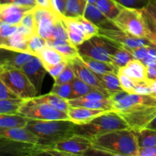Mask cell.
I'll use <instances>...</instances> for the list:
<instances>
[{
  "label": "cell",
  "instance_id": "obj_1",
  "mask_svg": "<svg viewBox=\"0 0 156 156\" xmlns=\"http://www.w3.org/2000/svg\"><path fill=\"white\" fill-rule=\"evenodd\" d=\"M136 133L131 129H118L95 137L87 155L139 156Z\"/></svg>",
  "mask_w": 156,
  "mask_h": 156
},
{
  "label": "cell",
  "instance_id": "obj_2",
  "mask_svg": "<svg viewBox=\"0 0 156 156\" xmlns=\"http://www.w3.org/2000/svg\"><path fill=\"white\" fill-rule=\"evenodd\" d=\"M76 126L77 124L69 120H29L26 127L37 136L41 141L53 144L77 134Z\"/></svg>",
  "mask_w": 156,
  "mask_h": 156
},
{
  "label": "cell",
  "instance_id": "obj_3",
  "mask_svg": "<svg viewBox=\"0 0 156 156\" xmlns=\"http://www.w3.org/2000/svg\"><path fill=\"white\" fill-rule=\"evenodd\" d=\"M124 129L130 128L117 111H111L98 116L88 123L77 124L76 133L93 140L107 133Z\"/></svg>",
  "mask_w": 156,
  "mask_h": 156
},
{
  "label": "cell",
  "instance_id": "obj_4",
  "mask_svg": "<svg viewBox=\"0 0 156 156\" xmlns=\"http://www.w3.org/2000/svg\"><path fill=\"white\" fill-rule=\"evenodd\" d=\"M0 80L20 98L29 99L38 95L33 84L25 73L19 69L1 66Z\"/></svg>",
  "mask_w": 156,
  "mask_h": 156
},
{
  "label": "cell",
  "instance_id": "obj_5",
  "mask_svg": "<svg viewBox=\"0 0 156 156\" xmlns=\"http://www.w3.org/2000/svg\"><path fill=\"white\" fill-rule=\"evenodd\" d=\"M114 22L120 30L128 34L146 38V25L143 9L123 7Z\"/></svg>",
  "mask_w": 156,
  "mask_h": 156
},
{
  "label": "cell",
  "instance_id": "obj_6",
  "mask_svg": "<svg viewBox=\"0 0 156 156\" xmlns=\"http://www.w3.org/2000/svg\"><path fill=\"white\" fill-rule=\"evenodd\" d=\"M118 46L109 40L96 35L85 41L78 47L81 56L105 61L111 63V55L115 52Z\"/></svg>",
  "mask_w": 156,
  "mask_h": 156
},
{
  "label": "cell",
  "instance_id": "obj_7",
  "mask_svg": "<svg viewBox=\"0 0 156 156\" xmlns=\"http://www.w3.org/2000/svg\"><path fill=\"white\" fill-rule=\"evenodd\" d=\"M92 147V140L85 136L76 134L53 143V150L48 155L74 156L86 155Z\"/></svg>",
  "mask_w": 156,
  "mask_h": 156
},
{
  "label": "cell",
  "instance_id": "obj_8",
  "mask_svg": "<svg viewBox=\"0 0 156 156\" xmlns=\"http://www.w3.org/2000/svg\"><path fill=\"white\" fill-rule=\"evenodd\" d=\"M1 139V151L6 154L20 156L48 155L53 150V144L41 141L39 143H29Z\"/></svg>",
  "mask_w": 156,
  "mask_h": 156
},
{
  "label": "cell",
  "instance_id": "obj_9",
  "mask_svg": "<svg viewBox=\"0 0 156 156\" xmlns=\"http://www.w3.org/2000/svg\"><path fill=\"white\" fill-rule=\"evenodd\" d=\"M18 114L34 120H69L66 112L59 111L45 103L34 104L24 101Z\"/></svg>",
  "mask_w": 156,
  "mask_h": 156
},
{
  "label": "cell",
  "instance_id": "obj_10",
  "mask_svg": "<svg viewBox=\"0 0 156 156\" xmlns=\"http://www.w3.org/2000/svg\"><path fill=\"white\" fill-rule=\"evenodd\" d=\"M135 132L145 129L156 117V106H143L123 111H117Z\"/></svg>",
  "mask_w": 156,
  "mask_h": 156
},
{
  "label": "cell",
  "instance_id": "obj_11",
  "mask_svg": "<svg viewBox=\"0 0 156 156\" xmlns=\"http://www.w3.org/2000/svg\"><path fill=\"white\" fill-rule=\"evenodd\" d=\"M33 11L36 21L37 32L47 41H50L56 21L62 15L56 13L53 9H45L37 5Z\"/></svg>",
  "mask_w": 156,
  "mask_h": 156
},
{
  "label": "cell",
  "instance_id": "obj_12",
  "mask_svg": "<svg viewBox=\"0 0 156 156\" xmlns=\"http://www.w3.org/2000/svg\"><path fill=\"white\" fill-rule=\"evenodd\" d=\"M98 35L109 40L116 45L123 49L152 45L146 38L132 36L120 29H99Z\"/></svg>",
  "mask_w": 156,
  "mask_h": 156
},
{
  "label": "cell",
  "instance_id": "obj_13",
  "mask_svg": "<svg viewBox=\"0 0 156 156\" xmlns=\"http://www.w3.org/2000/svg\"><path fill=\"white\" fill-rule=\"evenodd\" d=\"M21 70L25 73L29 80L37 91L38 95H40L43 82L47 73L41 59L38 56H33L31 59L22 67Z\"/></svg>",
  "mask_w": 156,
  "mask_h": 156
},
{
  "label": "cell",
  "instance_id": "obj_14",
  "mask_svg": "<svg viewBox=\"0 0 156 156\" xmlns=\"http://www.w3.org/2000/svg\"><path fill=\"white\" fill-rule=\"evenodd\" d=\"M67 61L71 65V66L73 67V70L75 72V74H76V76L78 78L82 79L85 83L88 84V85H91V87H93L95 89L99 90V91L105 93L108 95H110L108 91L105 89H104V88L102 87L97 75L94 73H93L88 67H87L82 62V61L81 60V56L76 59Z\"/></svg>",
  "mask_w": 156,
  "mask_h": 156
},
{
  "label": "cell",
  "instance_id": "obj_15",
  "mask_svg": "<svg viewBox=\"0 0 156 156\" xmlns=\"http://www.w3.org/2000/svg\"><path fill=\"white\" fill-rule=\"evenodd\" d=\"M35 7L15 4L0 5V21L13 25H20L23 17Z\"/></svg>",
  "mask_w": 156,
  "mask_h": 156
},
{
  "label": "cell",
  "instance_id": "obj_16",
  "mask_svg": "<svg viewBox=\"0 0 156 156\" xmlns=\"http://www.w3.org/2000/svg\"><path fill=\"white\" fill-rule=\"evenodd\" d=\"M0 138L12 141L29 143H39V137L27 127L0 128Z\"/></svg>",
  "mask_w": 156,
  "mask_h": 156
},
{
  "label": "cell",
  "instance_id": "obj_17",
  "mask_svg": "<svg viewBox=\"0 0 156 156\" xmlns=\"http://www.w3.org/2000/svg\"><path fill=\"white\" fill-rule=\"evenodd\" d=\"M84 16L95 24L99 29H119L115 23L108 18L95 4H87Z\"/></svg>",
  "mask_w": 156,
  "mask_h": 156
},
{
  "label": "cell",
  "instance_id": "obj_18",
  "mask_svg": "<svg viewBox=\"0 0 156 156\" xmlns=\"http://www.w3.org/2000/svg\"><path fill=\"white\" fill-rule=\"evenodd\" d=\"M28 35L26 34L24 32L20 30L15 32L14 34L10 37L1 39V49L5 50H13L17 52H23V53H29L28 50Z\"/></svg>",
  "mask_w": 156,
  "mask_h": 156
},
{
  "label": "cell",
  "instance_id": "obj_19",
  "mask_svg": "<svg viewBox=\"0 0 156 156\" xmlns=\"http://www.w3.org/2000/svg\"><path fill=\"white\" fill-rule=\"evenodd\" d=\"M104 110L91 109L83 107H72L67 111L69 120L73 121L76 124H84L87 123L95 118L98 116L107 112Z\"/></svg>",
  "mask_w": 156,
  "mask_h": 156
},
{
  "label": "cell",
  "instance_id": "obj_20",
  "mask_svg": "<svg viewBox=\"0 0 156 156\" xmlns=\"http://www.w3.org/2000/svg\"><path fill=\"white\" fill-rule=\"evenodd\" d=\"M3 50L5 53H2L1 66H5L8 67L19 69H21L22 67L30 60L34 55L28 53L23 52H17L13 50Z\"/></svg>",
  "mask_w": 156,
  "mask_h": 156
},
{
  "label": "cell",
  "instance_id": "obj_21",
  "mask_svg": "<svg viewBox=\"0 0 156 156\" xmlns=\"http://www.w3.org/2000/svg\"><path fill=\"white\" fill-rule=\"evenodd\" d=\"M119 72L126 75L129 78L133 79L135 82H143V81L149 80L147 78L146 66L139 59H132L125 66L120 68Z\"/></svg>",
  "mask_w": 156,
  "mask_h": 156
},
{
  "label": "cell",
  "instance_id": "obj_22",
  "mask_svg": "<svg viewBox=\"0 0 156 156\" xmlns=\"http://www.w3.org/2000/svg\"><path fill=\"white\" fill-rule=\"evenodd\" d=\"M25 102L34 104L45 103L50 105V106L53 107L59 111L66 113L70 108V105L67 99H64L56 94H51V93L44 94V95H37L32 98L25 99Z\"/></svg>",
  "mask_w": 156,
  "mask_h": 156
},
{
  "label": "cell",
  "instance_id": "obj_23",
  "mask_svg": "<svg viewBox=\"0 0 156 156\" xmlns=\"http://www.w3.org/2000/svg\"><path fill=\"white\" fill-rule=\"evenodd\" d=\"M49 45L57 50L67 60H73L80 57L79 50L76 46L72 44L69 40H55L47 41Z\"/></svg>",
  "mask_w": 156,
  "mask_h": 156
},
{
  "label": "cell",
  "instance_id": "obj_24",
  "mask_svg": "<svg viewBox=\"0 0 156 156\" xmlns=\"http://www.w3.org/2000/svg\"><path fill=\"white\" fill-rule=\"evenodd\" d=\"M81 60L95 74H106V73L118 74L119 69L111 62L91 59L85 56H81Z\"/></svg>",
  "mask_w": 156,
  "mask_h": 156
},
{
  "label": "cell",
  "instance_id": "obj_25",
  "mask_svg": "<svg viewBox=\"0 0 156 156\" xmlns=\"http://www.w3.org/2000/svg\"><path fill=\"white\" fill-rule=\"evenodd\" d=\"M37 56L42 61L46 69L49 67L53 66L63 61L67 60L63 55L61 54L57 50L49 44H47V47L39 53Z\"/></svg>",
  "mask_w": 156,
  "mask_h": 156
},
{
  "label": "cell",
  "instance_id": "obj_26",
  "mask_svg": "<svg viewBox=\"0 0 156 156\" xmlns=\"http://www.w3.org/2000/svg\"><path fill=\"white\" fill-rule=\"evenodd\" d=\"M69 104L72 107H83V108H91L95 110H104V111H114V107L112 103V101L109 99L106 101H85L80 98L69 99L68 100Z\"/></svg>",
  "mask_w": 156,
  "mask_h": 156
},
{
  "label": "cell",
  "instance_id": "obj_27",
  "mask_svg": "<svg viewBox=\"0 0 156 156\" xmlns=\"http://www.w3.org/2000/svg\"><path fill=\"white\" fill-rule=\"evenodd\" d=\"M100 80L104 89L106 90L108 94L123 91L120 85L118 75L117 73H106V74H96Z\"/></svg>",
  "mask_w": 156,
  "mask_h": 156
},
{
  "label": "cell",
  "instance_id": "obj_28",
  "mask_svg": "<svg viewBox=\"0 0 156 156\" xmlns=\"http://www.w3.org/2000/svg\"><path fill=\"white\" fill-rule=\"evenodd\" d=\"M97 7L111 20L117 18L123 6L115 0H97L95 2Z\"/></svg>",
  "mask_w": 156,
  "mask_h": 156
},
{
  "label": "cell",
  "instance_id": "obj_29",
  "mask_svg": "<svg viewBox=\"0 0 156 156\" xmlns=\"http://www.w3.org/2000/svg\"><path fill=\"white\" fill-rule=\"evenodd\" d=\"M29 119L20 114H0V128L26 127Z\"/></svg>",
  "mask_w": 156,
  "mask_h": 156
},
{
  "label": "cell",
  "instance_id": "obj_30",
  "mask_svg": "<svg viewBox=\"0 0 156 156\" xmlns=\"http://www.w3.org/2000/svg\"><path fill=\"white\" fill-rule=\"evenodd\" d=\"M87 4L86 0H68L63 16L68 18L83 16Z\"/></svg>",
  "mask_w": 156,
  "mask_h": 156
},
{
  "label": "cell",
  "instance_id": "obj_31",
  "mask_svg": "<svg viewBox=\"0 0 156 156\" xmlns=\"http://www.w3.org/2000/svg\"><path fill=\"white\" fill-rule=\"evenodd\" d=\"M25 99L12 98L0 100V114H18Z\"/></svg>",
  "mask_w": 156,
  "mask_h": 156
},
{
  "label": "cell",
  "instance_id": "obj_32",
  "mask_svg": "<svg viewBox=\"0 0 156 156\" xmlns=\"http://www.w3.org/2000/svg\"><path fill=\"white\" fill-rule=\"evenodd\" d=\"M94 89L95 88L91 87L88 84L85 83L84 81H82V79H80L76 76L72 81V92L71 94H70L69 99H76L79 98H82Z\"/></svg>",
  "mask_w": 156,
  "mask_h": 156
},
{
  "label": "cell",
  "instance_id": "obj_33",
  "mask_svg": "<svg viewBox=\"0 0 156 156\" xmlns=\"http://www.w3.org/2000/svg\"><path fill=\"white\" fill-rule=\"evenodd\" d=\"M136 133L140 148L156 146V130L145 128Z\"/></svg>",
  "mask_w": 156,
  "mask_h": 156
},
{
  "label": "cell",
  "instance_id": "obj_34",
  "mask_svg": "<svg viewBox=\"0 0 156 156\" xmlns=\"http://www.w3.org/2000/svg\"><path fill=\"white\" fill-rule=\"evenodd\" d=\"M111 63L115 66L118 69L125 66L129 61L133 59V56L129 52L122 47H119L117 48L114 53L111 55Z\"/></svg>",
  "mask_w": 156,
  "mask_h": 156
},
{
  "label": "cell",
  "instance_id": "obj_35",
  "mask_svg": "<svg viewBox=\"0 0 156 156\" xmlns=\"http://www.w3.org/2000/svg\"><path fill=\"white\" fill-rule=\"evenodd\" d=\"M48 44L46 39L40 36L37 33L30 35L28 38V50L30 54L37 56L39 53Z\"/></svg>",
  "mask_w": 156,
  "mask_h": 156
},
{
  "label": "cell",
  "instance_id": "obj_36",
  "mask_svg": "<svg viewBox=\"0 0 156 156\" xmlns=\"http://www.w3.org/2000/svg\"><path fill=\"white\" fill-rule=\"evenodd\" d=\"M143 12L146 25V38L156 47V21L144 9H143Z\"/></svg>",
  "mask_w": 156,
  "mask_h": 156
},
{
  "label": "cell",
  "instance_id": "obj_37",
  "mask_svg": "<svg viewBox=\"0 0 156 156\" xmlns=\"http://www.w3.org/2000/svg\"><path fill=\"white\" fill-rule=\"evenodd\" d=\"M72 92V82L62 84H54L50 93L69 100Z\"/></svg>",
  "mask_w": 156,
  "mask_h": 156
},
{
  "label": "cell",
  "instance_id": "obj_38",
  "mask_svg": "<svg viewBox=\"0 0 156 156\" xmlns=\"http://www.w3.org/2000/svg\"><path fill=\"white\" fill-rule=\"evenodd\" d=\"M33 9L31 11H30V12H27V13H25V15L23 17L22 20H21V24H20L25 30H27L30 34L37 33V32L36 21H35L34 14Z\"/></svg>",
  "mask_w": 156,
  "mask_h": 156
},
{
  "label": "cell",
  "instance_id": "obj_39",
  "mask_svg": "<svg viewBox=\"0 0 156 156\" xmlns=\"http://www.w3.org/2000/svg\"><path fill=\"white\" fill-rule=\"evenodd\" d=\"M62 16L56 21V24H55L54 26V30H53V35H52V37L50 39V41L61 39L69 40L68 34H67L66 28V26L62 19Z\"/></svg>",
  "mask_w": 156,
  "mask_h": 156
},
{
  "label": "cell",
  "instance_id": "obj_40",
  "mask_svg": "<svg viewBox=\"0 0 156 156\" xmlns=\"http://www.w3.org/2000/svg\"><path fill=\"white\" fill-rule=\"evenodd\" d=\"M76 77L75 72L73 70V67L71 66L69 63L68 62L66 68L64 69L63 71L60 73L59 76L54 79V84H62L66 82H70Z\"/></svg>",
  "mask_w": 156,
  "mask_h": 156
},
{
  "label": "cell",
  "instance_id": "obj_41",
  "mask_svg": "<svg viewBox=\"0 0 156 156\" xmlns=\"http://www.w3.org/2000/svg\"><path fill=\"white\" fill-rule=\"evenodd\" d=\"M117 75H118L121 88H123V91H126L129 94H134V89H135L136 82H135L133 79L129 78L126 75L120 73V72H118Z\"/></svg>",
  "mask_w": 156,
  "mask_h": 156
},
{
  "label": "cell",
  "instance_id": "obj_42",
  "mask_svg": "<svg viewBox=\"0 0 156 156\" xmlns=\"http://www.w3.org/2000/svg\"><path fill=\"white\" fill-rule=\"evenodd\" d=\"M150 46L152 45H145L142 46V47H136V48H125V50L129 52L130 54L133 56L134 59L143 61L147 58L148 55H149Z\"/></svg>",
  "mask_w": 156,
  "mask_h": 156
},
{
  "label": "cell",
  "instance_id": "obj_43",
  "mask_svg": "<svg viewBox=\"0 0 156 156\" xmlns=\"http://www.w3.org/2000/svg\"><path fill=\"white\" fill-rule=\"evenodd\" d=\"M122 6L129 9H143L147 4L149 0H115Z\"/></svg>",
  "mask_w": 156,
  "mask_h": 156
},
{
  "label": "cell",
  "instance_id": "obj_44",
  "mask_svg": "<svg viewBox=\"0 0 156 156\" xmlns=\"http://www.w3.org/2000/svg\"><path fill=\"white\" fill-rule=\"evenodd\" d=\"M19 28V25H13V24H8V23L1 21L0 24V37L1 39L10 37L17 32Z\"/></svg>",
  "mask_w": 156,
  "mask_h": 156
},
{
  "label": "cell",
  "instance_id": "obj_45",
  "mask_svg": "<svg viewBox=\"0 0 156 156\" xmlns=\"http://www.w3.org/2000/svg\"><path fill=\"white\" fill-rule=\"evenodd\" d=\"M12 98H18V97L4 82L1 81V82H0V100Z\"/></svg>",
  "mask_w": 156,
  "mask_h": 156
},
{
  "label": "cell",
  "instance_id": "obj_46",
  "mask_svg": "<svg viewBox=\"0 0 156 156\" xmlns=\"http://www.w3.org/2000/svg\"><path fill=\"white\" fill-rule=\"evenodd\" d=\"M67 64H68V61H63V62H60V63L57 64V65L49 67V68L47 69V73L50 75L51 77H53V79H56V78L60 75V73L63 71V69L66 68Z\"/></svg>",
  "mask_w": 156,
  "mask_h": 156
},
{
  "label": "cell",
  "instance_id": "obj_47",
  "mask_svg": "<svg viewBox=\"0 0 156 156\" xmlns=\"http://www.w3.org/2000/svg\"><path fill=\"white\" fill-rule=\"evenodd\" d=\"M68 0H51L53 9L56 13L63 16Z\"/></svg>",
  "mask_w": 156,
  "mask_h": 156
},
{
  "label": "cell",
  "instance_id": "obj_48",
  "mask_svg": "<svg viewBox=\"0 0 156 156\" xmlns=\"http://www.w3.org/2000/svg\"><path fill=\"white\" fill-rule=\"evenodd\" d=\"M1 4H15L19 5H26L36 7L37 3L35 0H0Z\"/></svg>",
  "mask_w": 156,
  "mask_h": 156
},
{
  "label": "cell",
  "instance_id": "obj_49",
  "mask_svg": "<svg viewBox=\"0 0 156 156\" xmlns=\"http://www.w3.org/2000/svg\"><path fill=\"white\" fill-rule=\"evenodd\" d=\"M143 9L156 21V0H149L147 5Z\"/></svg>",
  "mask_w": 156,
  "mask_h": 156
},
{
  "label": "cell",
  "instance_id": "obj_50",
  "mask_svg": "<svg viewBox=\"0 0 156 156\" xmlns=\"http://www.w3.org/2000/svg\"><path fill=\"white\" fill-rule=\"evenodd\" d=\"M147 69V78L149 80L156 79V60L146 66Z\"/></svg>",
  "mask_w": 156,
  "mask_h": 156
},
{
  "label": "cell",
  "instance_id": "obj_51",
  "mask_svg": "<svg viewBox=\"0 0 156 156\" xmlns=\"http://www.w3.org/2000/svg\"><path fill=\"white\" fill-rule=\"evenodd\" d=\"M139 156H156V146L140 148Z\"/></svg>",
  "mask_w": 156,
  "mask_h": 156
},
{
  "label": "cell",
  "instance_id": "obj_52",
  "mask_svg": "<svg viewBox=\"0 0 156 156\" xmlns=\"http://www.w3.org/2000/svg\"><path fill=\"white\" fill-rule=\"evenodd\" d=\"M37 3V5L39 7L45 8V9H53L52 6L51 0H35Z\"/></svg>",
  "mask_w": 156,
  "mask_h": 156
},
{
  "label": "cell",
  "instance_id": "obj_53",
  "mask_svg": "<svg viewBox=\"0 0 156 156\" xmlns=\"http://www.w3.org/2000/svg\"><path fill=\"white\" fill-rule=\"evenodd\" d=\"M150 86L152 88V93H151L150 96L156 98V79L155 80H150Z\"/></svg>",
  "mask_w": 156,
  "mask_h": 156
},
{
  "label": "cell",
  "instance_id": "obj_54",
  "mask_svg": "<svg viewBox=\"0 0 156 156\" xmlns=\"http://www.w3.org/2000/svg\"><path fill=\"white\" fill-rule=\"evenodd\" d=\"M146 128L153 129V130H156V117L147 125V126H146Z\"/></svg>",
  "mask_w": 156,
  "mask_h": 156
},
{
  "label": "cell",
  "instance_id": "obj_55",
  "mask_svg": "<svg viewBox=\"0 0 156 156\" xmlns=\"http://www.w3.org/2000/svg\"><path fill=\"white\" fill-rule=\"evenodd\" d=\"M87 2H88V3H91V4H95L96 1L97 0H86Z\"/></svg>",
  "mask_w": 156,
  "mask_h": 156
}]
</instances>
